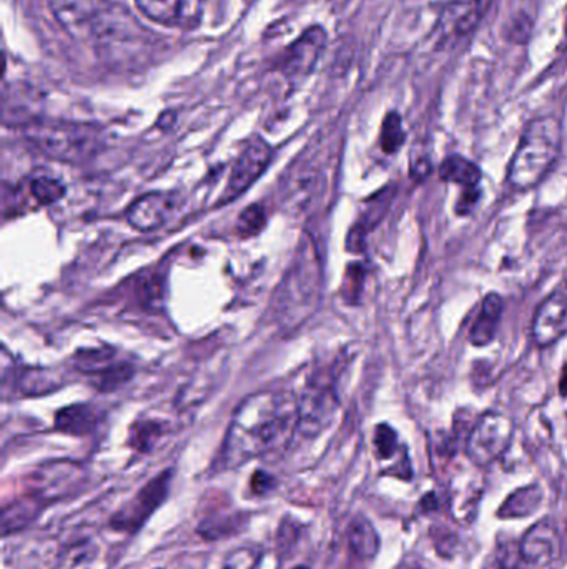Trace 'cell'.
<instances>
[{"label": "cell", "instance_id": "1", "mask_svg": "<svg viewBox=\"0 0 567 569\" xmlns=\"http://www.w3.org/2000/svg\"><path fill=\"white\" fill-rule=\"evenodd\" d=\"M298 431V403L289 391H259L243 399L235 411L220 461L223 468L287 448Z\"/></svg>", "mask_w": 567, "mask_h": 569}, {"label": "cell", "instance_id": "2", "mask_svg": "<svg viewBox=\"0 0 567 569\" xmlns=\"http://www.w3.org/2000/svg\"><path fill=\"white\" fill-rule=\"evenodd\" d=\"M160 39L127 7L107 0L90 27L87 44L105 67L132 72L149 65L159 52Z\"/></svg>", "mask_w": 567, "mask_h": 569}, {"label": "cell", "instance_id": "3", "mask_svg": "<svg viewBox=\"0 0 567 569\" xmlns=\"http://www.w3.org/2000/svg\"><path fill=\"white\" fill-rule=\"evenodd\" d=\"M321 295V261L309 235L299 240L295 259L279 281L271 311L279 329H298L315 313Z\"/></svg>", "mask_w": 567, "mask_h": 569}, {"label": "cell", "instance_id": "4", "mask_svg": "<svg viewBox=\"0 0 567 569\" xmlns=\"http://www.w3.org/2000/svg\"><path fill=\"white\" fill-rule=\"evenodd\" d=\"M562 147V125L556 117H538L528 122L509 162L511 189L529 191L536 189L554 167Z\"/></svg>", "mask_w": 567, "mask_h": 569}, {"label": "cell", "instance_id": "5", "mask_svg": "<svg viewBox=\"0 0 567 569\" xmlns=\"http://www.w3.org/2000/svg\"><path fill=\"white\" fill-rule=\"evenodd\" d=\"M24 135L45 157L73 165L93 157L102 147V133L90 123L32 120L24 127Z\"/></svg>", "mask_w": 567, "mask_h": 569}, {"label": "cell", "instance_id": "6", "mask_svg": "<svg viewBox=\"0 0 567 569\" xmlns=\"http://www.w3.org/2000/svg\"><path fill=\"white\" fill-rule=\"evenodd\" d=\"M514 423L506 413L488 409L479 415L469 429L464 453L473 465L484 468L498 461L511 446Z\"/></svg>", "mask_w": 567, "mask_h": 569}, {"label": "cell", "instance_id": "7", "mask_svg": "<svg viewBox=\"0 0 567 569\" xmlns=\"http://www.w3.org/2000/svg\"><path fill=\"white\" fill-rule=\"evenodd\" d=\"M298 403V431L305 438H317L338 411L339 399L333 378L318 371L305 383Z\"/></svg>", "mask_w": 567, "mask_h": 569}, {"label": "cell", "instance_id": "8", "mask_svg": "<svg viewBox=\"0 0 567 569\" xmlns=\"http://www.w3.org/2000/svg\"><path fill=\"white\" fill-rule=\"evenodd\" d=\"M171 469H165L150 479L123 506L110 516L109 526L123 535H137L152 515L167 501L171 485Z\"/></svg>", "mask_w": 567, "mask_h": 569}, {"label": "cell", "instance_id": "9", "mask_svg": "<svg viewBox=\"0 0 567 569\" xmlns=\"http://www.w3.org/2000/svg\"><path fill=\"white\" fill-rule=\"evenodd\" d=\"M85 479L83 469L73 461H50L35 469L29 476V495L40 499L45 506L65 499L75 493Z\"/></svg>", "mask_w": 567, "mask_h": 569}, {"label": "cell", "instance_id": "10", "mask_svg": "<svg viewBox=\"0 0 567 569\" xmlns=\"http://www.w3.org/2000/svg\"><path fill=\"white\" fill-rule=\"evenodd\" d=\"M271 155L273 152L269 142L259 137L249 140L230 172L227 187L219 200V207L241 197L263 175V172L269 167Z\"/></svg>", "mask_w": 567, "mask_h": 569}, {"label": "cell", "instance_id": "11", "mask_svg": "<svg viewBox=\"0 0 567 569\" xmlns=\"http://www.w3.org/2000/svg\"><path fill=\"white\" fill-rule=\"evenodd\" d=\"M327 42L328 35L323 27L313 25L305 30L281 55L279 72L289 80L307 79L327 49Z\"/></svg>", "mask_w": 567, "mask_h": 569}, {"label": "cell", "instance_id": "12", "mask_svg": "<svg viewBox=\"0 0 567 569\" xmlns=\"http://www.w3.org/2000/svg\"><path fill=\"white\" fill-rule=\"evenodd\" d=\"M567 335V291L556 289L539 303L531 321V338L538 348H549Z\"/></svg>", "mask_w": 567, "mask_h": 569}, {"label": "cell", "instance_id": "13", "mask_svg": "<svg viewBox=\"0 0 567 569\" xmlns=\"http://www.w3.org/2000/svg\"><path fill=\"white\" fill-rule=\"evenodd\" d=\"M135 5L153 24L191 30L201 22L205 0H135Z\"/></svg>", "mask_w": 567, "mask_h": 569}, {"label": "cell", "instance_id": "14", "mask_svg": "<svg viewBox=\"0 0 567 569\" xmlns=\"http://www.w3.org/2000/svg\"><path fill=\"white\" fill-rule=\"evenodd\" d=\"M180 199L170 191H150L135 200L127 209V221L139 231H153L163 227L179 210Z\"/></svg>", "mask_w": 567, "mask_h": 569}, {"label": "cell", "instance_id": "15", "mask_svg": "<svg viewBox=\"0 0 567 569\" xmlns=\"http://www.w3.org/2000/svg\"><path fill=\"white\" fill-rule=\"evenodd\" d=\"M52 15L72 39L89 40L90 27L107 0H45Z\"/></svg>", "mask_w": 567, "mask_h": 569}, {"label": "cell", "instance_id": "16", "mask_svg": "<svg viewBox=\"0 0 567 569\" xmlns=\"http://www.w3.org/2000/svg\"><path fill=\"white\" fill-rule=\"evenodd\" d=\"M521 556L528 564H548L558 558L561 551V536L556 523L544 518L534 523L519 541Z\"/></svg>", "mask_w": 567, "mask_h": 569}, {"label": "cell", "instance_id": "17", "mask_svg": "<svg viewBox=\"0 0 567 569\" xmlns=\"http://www.w3.org/2000/svg\"><path fill=\"white\" fill-rule=\"evenodd\" d=\"M318 181V172L311 167H291L283 177V205L291 215L305 213L313 207V195Z\"/></svg>", "mask_w": 567, "mask_h": 569}, {"label": "cell", "instance_id": "18", "mask_svg": "<svg viewBox=\"0 0 567 569\" xmlns=\"http://www.w3.org/2000/svg\"><path fill=\"white\" fill-rule=\"evenodd\" d=\"M503 313H504V299L499 293L491 291L483 299L478 315L469 329V343L478 348H484L491 345L498 335Z\"/></svg>", "mask_w": 567, "mask_h": 569}, {"label": "cell", "instance_id": "19", "mask_svg": "<svg viewBox=\"0 0 567 569\" xmlns=\"http://www.w3.org/2000/svg\"><path fill=\"white\" fill-rule=\"evenodd\" d=\"M479 20L478 0H455L439 17L441 39L458 40L473 32Z\"/></svg>", "mask_w": 567, "mask_h": 569}, {"label": "cell", "instance_id": "20", "mask_svg": "<svg viewBox=\"0 0 567 569\" xmlns=\"http://www.w3.org/2000/svg\"><path fill=\"white\" fill-rule=\"evenodd\" d=\"M45 505L40 499L25 493L22 498L14 499L2 508V535L7 538L12 533H17L30 526L39 518Z\"/></svg>", "mask_w": 567, "mask_h": 569}, {"label": "cell", "instance_id": "21", "mask_svg": "<svg viewBox=\"0 0 567 569\" xmlns=\"http://www.w3.org/2000/svg\"><path fill=\"white\" fill-rule=\"evenodd\" d=\"M438 175L441 181L461 187V191L481 189L483 172L473 160L458 153L448 155L439 163Z\"/></svg>", "mask_w": 567, "mask_h": 569}, {"label": "cell", "instance_id": "22", "mask_svg": "<svg viewBox=\"0 0 567 569\" xmlns=\"http://www.w3.org/2000/svg\"><path fill=\"white\" fill-rule=\"evenodd\" d=\"M543 499H544V491L536 483L521 486L503 501V505L498 509V516L501 519L528 518L541 508Z\"/></svg>", "mask_w": 567, "mask_h": 569}, {"label": "cell", "instance_id": "23", "mask_svg": "<svg viewBox=\"0 0 567 569\" xmlns=\"http://www.w3.org/2000/svg\"><path fill=\"white\" fill-rule=\"evenodd\" d=\"M99 423V413L92 405H72L60 409L55 417V429L70 437H87Z\"/></svg>", "mask_w": 567, "mask_h": 569}, {"label": "cell", "instance_id": "24", "mask_svg": "<svg viewBox=\"0 0 567 569\" xmlns=\"http://www.w3.org/2000/svg\"><path fill=\"white\" fill-rule=\"evenodd\" d=\"M349 551L359 559H375L381 548V539L373 523L365 516H357L349 523Z\"/></svg>", "mask_w": 567, "mask_h": 569}, {"label": "cell", "instance_id": "25", "mask_svg": "<svg viewBox=\"0 0 567 569\" xmlns=\"http://www.w3.org/2000/svg\"><path fill=\"white\" fill-rule=\"evenodd\" d=\"M249 518L241 513H227V515H215L211 518H205L199 525L197 533L207 541L230 538L233 535L241 533V529L247 526Z\"/></svg>", "mask_w": 567, "mask_h": 569}, {"label": "cell", "instance_id": "26", "mask_svg": "<svg viewBox=\"0 0 567 569\" xmlns=\"http://www.w3.org/2000/svg\"><path fill=\"white\" fill-rule=\"evenodd\" d=\"M405 142H406V132L403 127V119L398 112L393 110L385 117L381 125V133H379L381 149L388 155H395L405 145Z\"/></svg>", "mask_w": 567, "mask_h": 569}, {"label": "cell", "instance_id": "27", "mask_svg": "<svg viewBox=\"0 0 567 569\" xmlns=\"http://www.w3.org/2000/svg\"><path fill=\"white\" fill-rule=\"evenodd\" d=\"M524 559L521 556L519 541L509 539L496 544L481 569H519Z\"/></svg>", "mask_w": 567, "mask_h": 569}, {"label": "cell", "instance_id": "28", "mask_svg": "<svg viewBox=\"0 0 567 569\" xmlns=\"http://www.w3.org/2000/svg\"><path fill=\"white\" fill-rule=\"evenodd\" d=\"M163 435V427L155 421H143L132 427L130 431V446L140 453H150Z\"/></svg>", "mask_w": 567, "mask_h": 569}, {"label": "cell", "instance_id": "29", "mask_svg": "<svg viewBox=\"0 0 567 569\" xmlns=\"http://www.w3.org/2000/svg\"><path fill=\"white\" fill-rule=\"evenodd\" d=\"M29 191L32 199L35 200L39 205H52L65 195V187L60 183L59 180L37 177V179L30 180Z\"/></svg>", "mask_w": 567, "mask_h": 569}, {"label": "cell", "instance_id": "30", "mask_svg": "<svg viewBox=\"0 0 567 569\" xmlns=\"http://www.w3.org/2000/svg\"><path fill=\"white\" fill-rule=\"evenodd\" d=\"M375 449H376V456L379 459H391L399 448H403L399 445L398 433L393 427H389L388 423H379L375 429Z\"/></svg>", "mask_w": 567, "mask_h": 569}, {"label": "cell", "instance_id": "31", "mask_svg": "<svg viewBox=\"0 0 567 569\" xmlns=\"http://www.w3.org/2000/svg\"><path fill=\"white\" fill-rule=\"evenodd\" d=\"M267 223V211L259 205H249L247 209L240 213L239 217V231L243 237H251L259 233Z\"/></svg>", "mask_w": 567, "mask_h": 569}, {"label": "cell", "instance_id": "32", "mask_svg": "<svg viewBox=\"0 0 567 569\" xmlns=\"http://www.w3.org/2000/svg\"><path fill=\"white\" fill-rule=\"evenodd\" d=\"M365 269L359 263H351L345 281H343V299L348 303H358V299L363 291V283H365Z\"/></svg>", "mask_w": 567, "mask_h": 569}, {"label": "cell", "instance_id": "33", "mask_svg": "<svg viewBox=\"0 0 567 569\" xmlns=\"http://www.w3.org/2000/svg\"><path fill=\"white\" fill-rule=\"evenodd\" d=\"M259 561V549L253 546L233 549L225 556L223 569H255Z\"/></svg>", "mask_w": 567, "mask_h": 569}, {"label": "cell", "instance_id": "34", "mask_svg": "<svg viewBox=\"0 0 567 569\" xmlns=\"http://www.w3.org/2000/svg\"><path fill=\"white\" fill-rule=\"evenodd\" d=\"M277 486V479L263 469H257L249 479V488L255 496H265Z\"/></svg>", "mask_w": 567, "mask_h": 569}, {"label": "cell", "instance_id": "35", "mask_svg": "<svg viewBox=\"0 0 567 569\" xmlns=\"http://www.w3.org/2000/svg\"><path fill=\"white\" fill-rule=\"evenodd\" d=\"M481 197H483V189L461 191L458 201H456V207H455L456 215H459V217H468V215H471L473 210L476 209V205H478Z\"/></svg>", "mask_w": 567, "mask_h": 569}, {"label": "cell", "instance_id": "36", "mask_svg": "<svg viewBox=\"0 0 567 569\" xmlns=\"http://www.w3.org/2000/svg\"><path fill=\"white\" fill-rule=\"evenodd\" d=\"M433 172V163L429 160L428 155H419L416 157L413 153V159H411V167H409V173L413 180H426Z\"/></svg>", "mask_w": 567, "mask_h": 569}, {"label": "cell", "instance_id": "37", "mask_svg": "<svg viewBox=\"0 0 567 569\" xmlns=\"http://www.w3.org/2000/svg\"><path fill=\"white\" fill-rule=\"evenodd\" d=\"M421 508L423 511H435L438 509V499L435 493H428L425 498L421 499Z\"/></svg>", "mask_w": 567, "mask_h": 569}, {"label": "cell", "instance_id": "38", "mask_svg": "<svg viewBox=\"0 0 567 569\" xmlns=\"http://www.w3.org/2000/svg\"><path fill=\"white\" fill-rule=\"evenodd\" d=\"M559 395L562 398H567V363L561 369V377H559Z\"/></svg>", "mask_w": 567, "mask_h": 569}, {"label": "cell", "instance_id": "39", "mask_svg": "<svg viewBox=\"0 0 567 569\" xmlns=\"http://www.w3.org/2000/svg\"><path fill=\"white\" fill-rule=\"evenodd\" d=\"M293 569H309L307 564H298V566H295Z\"/></svg>", "mask_w": 567, "mask_h": 569}, {"label": "cell", "instance_id": "40", "mask_svg": "<svg viewBox=\"0 0 567 569\" xmlns=\"http://www.w3.org/2000/svg\"><path fill=\"white\" fill-rule=\"evenodd\" d=\"M566 34H567V22H566Z\"/></svg>", "mask_w": 567, "mask_h": 569}, {"label": "cell", "instance_id": "41", "mask_svg": "<svg viewBox=\"0 0 567 569\" xmlns=\"http://www.w3.org/2000/svg\"><path fill=\"white\" fill-rule=\"evenodd\" d=\"M157 569H160V568H157Z\"/></svg>", "mask_w": 567, "mask_h": 569}]
</instances>
